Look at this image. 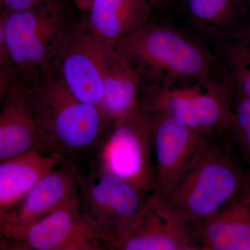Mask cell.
Returning <instances> with one entry per match:
<instances>
[{"instance_id": "cell-26", "label": "cell", "mask_w": 250, "mask_h": 250, "mask_svg": "<svg viewBox=\"0 0 250 250\" xmlns=\"http://www.w3.org/2000/svg\"><path fill=\"white\" fill-rule=\"evenodd\" d=\"M248 21L250 25V0H249V14H248Z\"/></svg>"}, {"instance_id": "cell-22", "label": "cell", "mask_w": 250, "mask_h": 250, "mask_svg": "<svg viewBox=\"0 0 250 250\" xmlns=\"http://www.w3.org/2000/svg\"><path fill=\"white\" fill-rule=\"evenodd\" d=\"M4 19V16L0 14V72L16 77L17 80L5 46Z\"/></svg>"}, {"instance_id": "cell-19", "label": "cell", "mask_w": 250, "mask_h": 250, "mask_svg": "<svg viewBox=\"0 0 250 250\" xmlns=\"http://www.w3.org/2000/svg\"><path fill=\"white\" fill-rule=\"evenodd\" d=\"M219 75L231 92L233 102L250 98V25L233 33L215 52Z\"/></svg>"}, {"instance_id": "cell-4", "label": "cell", "mask_w": 250, "mask_h": 250, "mask_svg": "<svg viewBox=\"0 0 250 250\" xmlns=\"http://www.w3.org/2000/svg\"><path fill=\"white\" fill-rule=\"evenodd\" d=\"M77 24L62 0L4 16L5 46L18 82L31 83L55 67Z\"/></svg>"}, {"instance_id": "cell-10", "label": "cell", "mask_w": 250, "mask_h": 250, "mask_svg": "<svg viewBox=\"0 0 250 250\" xmlns=\"http://www.w3.org/2000/svg\"><path fill=\"white\" fill-rule=\"evenodd\" d=\"M103 250H197L191 225L177 221L152 196L132 223L106 237Z\"/></svg>"}, {"instance_id": "cell-8", "label": "cell", "mask_w": 250, "mask_h": 250, "mask_svg": "<svg viewBox=\"0 0 250 250\" xmlns=\"http://www.w3.org/2000/svg\"><path fill=\"white\" fill-rule=\"evenodd\" d=\"M0 250H101L96 233L81 215L78 197L24 226L0 225Z\"/></svg>"}, {"instance_id": "cell-14", "label": "cell", "mask_w": 250, "mask_h": 250, "mask_svg": "<svg viewBox=\"0 0 250 250\" xmlns=\"http://www.w3.org/2000/svg\"><path fill=\"white\" fill-rule=\"evenodd\" d=\"M190 225L197 250H250V184L214 215Z\"/></svg>"}, {"instance_id": "cell-13", "label": "cell", "mask_w": 250, "mask_h": 250, "mask_svg": "<svg viewBox=\"0 0 250 250\" xmlns=\"http://www.w3.org/2000/svg\"><path fill=\"white\" fill-rule=\"evenodd\" d=\"M0 108V162L26 153L42 154L40 131L27 85L18 82Z\"/></svg>"}, {"instance_id": "cell-5", "label": "cell", "mask_w": 250, "mask_h": 250, "mask_svg": "<svg viewBox=\"0 0 250 250\" xmlns=\"http://www.w3.org/2000/svg\"><path fill=\"white\" fill-rule=\"evenodd\" d=\"M143 89L140 103L146 111L167 113L205 136L229 134L232 129L233 98L221 80Z\"/></svg>"}, {"instance_id": "cell-20", "label": "cell", "mask_w": 250, "mask_h": 250, "mask_svg": "<svg viewBox=\"0 0 250 250\" xmlns=\"http://www.w3.org/2000/svg\"><path fill=\"white\" fill-rule=\"evenodd\" d=\"M234 121L229 136L250 172V98L233 102Z\"/></svg>"}, {"instance_id": "cell-11", "label": "cell", "mask_w": 250, "mask_h": 250, "mask_svg": "<svg viewBox=\"0 0 250 250\" xmlns=\"http://www.w3.org/2000/svg\"><path fill=\"white\" fill-rule=\"evenodd\" d=\"M56 66L64 84L75 98L101 108L103 45L94 37L85 22H78Z\"/></svg>"}, {"instance_id": "cell-3", "label": "cell", "mask_w": 250, "mask_h": 250, "mask_svg": "<svg viewBox=\"0 0 250 250\" xmlns=\"http://www.w3.org/2000/svg\"><path fill=\"white\" fill-rule=\"evenodd\" d=\"M116 47L134 63L145 86L221 80L215 52L196 36L169 24L147 22Z\"/></svg>"}, {"instance_id": "cell-25", "label": "cell", "mask_w": 250, "mask_h": 250, "mask_svg": "<svg viewBox=\"0 0 250 250\" xmlns=\"http://www.w3.org/2000/svg\"><path fill=\"white\" fill-rule=\"evenodd\" d=\"M174 0H150L153 10L161 9L172 4Z\"/></svg>"}, {"instance_id": "cell-2", "label": "cell", "mask_w": 250, "mask_h": 250, "mask_svg": "<svg viewBox=\"0 0 250 250\" xmlns=\"http://www.w3.org/2000/svg\"><path fill=\"white\" fill-rule=\"evenodd\" d=\"M250 184L249 169L229 134L210 135L170 193L152 198L177 221L193 225L218 213Z\"/></svg>"}, {"instance_id": "cell-1", "label": "cell", "mask_w": 250, "mask_h": 250, "mask_svg": "<svg viewBox=\"0 0 250 250\" xmlns=\"http://www.w3.org/2000/svg\"><path fill=\"white\" fill-rule=\"evenodd\" d=\"M24 84L40 131L42 154L59 166L81 170L91 167L111 124L102 108L75 98L57 66Z\"/></svg>"}, {"instance_id": "cell-17", "label": "cell", "mask_w": 250, "mask_h": 250, "mask_svg": "<svg viewBox=\"0 0 250 250\" xmlns=\"http://www.w3.org/2000/svg\"><path fill=\"white\" fill-rule=\"evenodd\" d=\"M185 3L196 37L216 47L249 24V0H185Z\"/></svg>"}, {"instance_id": "cell-15", "label": "cell", "mask_w": 250, "mask_h": 250, "mask_svg": "<svg viewBox=\"0 0 250 250\" xmlns=\"http://www.w3.org/2000/svg\"><path fill=\"white\" fill-rule=\"evenodd\" d=\"M103 45L104 91L101 108L110 123L141 106L143 81L129 57L116 47Z\"/></svg>"}, {"instance_id": "cell-21", "label": "cell", "mask_w": 250, "mask_h": 250, "mask_svg": "<svg viewBox=\"0 0 250 250\" xmlns=\"http://www.w3.org/2000/svg\"><path fill=\"white\" fill-rule=\"evenodd\" d=\"M44 0H0V14L3 16L34 7Z\"/></svg>"}, {"instance_id": "cell-12", "label": "cell", "mask_w": 250, "mask_h": 250, "mask_svg": "<svg viewBox=\"0 0 250 250\" xmlns=\"http://www.w3.org/2000/svg\"><path fill=\"white\" fill-rule=\"evenodd\" d=\"M83 171L58 166L45 174L0 225L24 226L45 218L78 197Z\"/></svg>"}, {"instance_id": "cell-23", "label": "cell", "mask_w": 250, "mask_h": 250, "mask_svg": "<svg viewBox=\"0 0 250 250\" xmlns=\"http://www.w3.org/2000/svg\"><path fill=\"white\" fill-rule=\"evenodd\" d=\"M17 82L16 77L0 72V103Z\"/></svg>"}, {"instance_id": "cell-18", "label": "cell", "mask_w": 250, "mask_h": 250, "mask_svg": "<svg viewBox=\"0 0 250 250\" xmlns=\"http://www.w3.org/2000/svg\"><path fill=\"white\" fill-rule=\"evenodd\" d=\"M58 161L32 151L0 162V221L25 198Z\"/></svg>"}, {"instance_id": "cell-16", "label": "cell", "mask_w": 250, "mask_h": 250, "mask_svg": "<svg viewBox=\"0 0 250 250\" xmlns=\"http://www.w3.org/2000/svg\"><path fill=\"white\" fill-rule=\"evenodd\" d=\"M152 11L150 0H93L85 24L100 43L117 47L148 22Z\"/></svg>"}, {"instance_id": "cell-24", "label": "cell", "mask_w": 250, "mask_h": 250, "mask_svg": "<svg viewBox=\"0 0 250 250\" xmlns=\"http://www.w3.org/2000/svg\"><path fill=\"white\" fill-rule=\"evenodd\" d=\"M77 9L88 11L93 0H69Z\"/></svg>"}, {"instance_id": "cell-6", "label": "cell", "mask_w": 250, "mask_h": 250, "mask_svg": "<svg viewBox=\"0 0 250 250\" xmlns=\"http://www.w3.org/2000/svg\"><path fill=\"white\" fill-rule=\"evenodd\" d=\"M152 115L141 105L110 124L92 166L124 179L140 191L152 195Z\"/></svg>"}, {"instance_id": "cell-7", "label": "cell", "mask_w": 250, "mask_h": 250, "mask_svg": "<svg viewBox=\"0 0 250 250\" xmlns=\"http://www.w3.org/2000/svg\"><path fill=\"white\" fill-rule=\"evenodd\" d=\"M152 195L125 179L90 167L83 171L78 195L82 218L101 243L137 218Z\"/></svg>"}, {"instance_id": "cell-9", "label": "cell", "mask_w": 250, "mask_h": 250, "mask_svg": "<svg viewBox=\"0 0 250 250\" xmlns=\"http://www.w3.org/2000/svg\"><path fill=\"white\" fill-rule=\"evenodd\" d=\"M149 113L152 118L154 177L152 197L161 200L167 196L178 183L206 136L167 113Z\"/></svg>"}]
</instances>
